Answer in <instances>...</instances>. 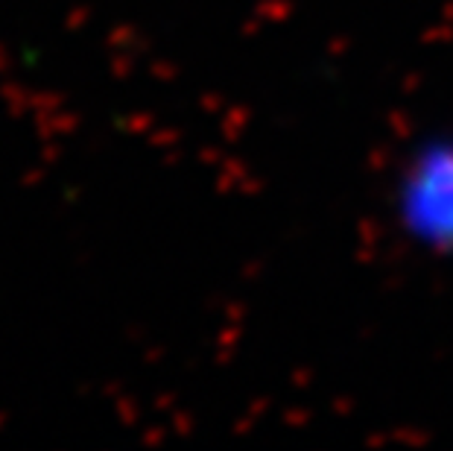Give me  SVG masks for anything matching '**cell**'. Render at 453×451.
Listing matches in <instances>:
<instances>
[{
  "label": "cell",
  "mask_w": 453,
  "mask_h": 451,
  "mask_svg": "<svg viewBox=\"0 0 453 451\" xmlns=\"http://www.w3.org/2000/svg\"><path fill=\"white\" fill-rule=\"evenodd\" d=\"M398 208L418 244L453 253V144H436L410 161Z\"/></svg>",
  "instance_id": "6da1fadb"
}]
</instances>
